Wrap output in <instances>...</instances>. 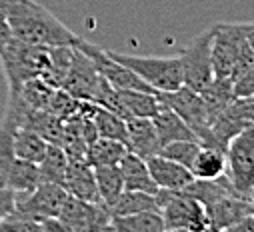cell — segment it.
I'll use <instances>...</instances> for the list:
<instances>
[{
    "mask_svg": "<svg viewBox=\"0 0 254 232\" xmlns=\"http://www.w3.org/2000/svg\"><path fill=\"white\" fill-rule=\"evenodd\" d=\"M10 34L38 46H76L80 36L36 0H10L6 10Z\"/></svg>",
    "mask_w": 254,
    "mask_h": 232,
    "instance_id": "obj_1",
    "label": "cell"
},
{
    "mask_svg": "<svg viewBox=\"0 0 254 232\" xmlns=\"http://www.w3.org/2000/svg\"><path fill=\"white\" fill-rule=\"evenodd\" d=\"M158 212L162 216L164 230H184V232H202L208 230V218L204 206L190 194L178 190H160L154 194Z\"/></svg>",
    "mask_w": 254,
    "mask_h": 232,
    "instance_id": "obj_2",
    "label": "cell"
},
{
    "mask_svg": "<svg viewBox=\"0 0 254 232\" xmlns=\"http://www.w3.org/2000/svg\"><path fill=\"white\" fill-rule=\"evenodd\" d=\"M102 82V76L98 74L94 62L80 52L78 48L72 50V60L68 66V72L62 80L60 88H64L68 94H72L76 100H94L96 90Z\"/></svg>",
    "mask_w": 254,
    "mask_h": 232,
    "instance_id": "obj_13",
    "label": "cell"
},
{
    "mask_svg": "<svg viewBox=\"0 0 254 232\" xmlns=\"http://www.w3.org/2000/svg\"><path fill=\"white\" fill-rule=\"evenodd\" d=\"M14 146H12V128L0 122V186H6L8 170L14 162Z\"/></svg>",
    "mask_w": 254,
    "mask_h": 232,
    "instance_id": "obj_34",
    "label": "cell"
},
{
    "mask_svg": "<svg viewBox=\"0 0 254 232\" xmlns=\"http://www.w3.org/2000/svg\"><path fill=\"white\" fill-rule=\"evenodd\" d=\"M42 182L40 176V168L36 162L14 158L10 170H8V178H6V188L12 192H30Z\"/></svg>",
    "mask_w": 254,
    "mask_h": 232,
    "instance_id": "obj_24",
    "label": "cell"
},
{
    "mask_svg": "<svg viewBox=\"0 0 254 232\" xmlns=\"http://www.w3.org/2000/svg\"><path fill=\"white\" fill-rule=\"evenodd\" d=\"M158 100L164 106H168L172 112H176L180 118L190 126V130L196 134L198 140L208 130L210 118H208V112H206V106H204V100H202L200 92L192 90L186 84H180L174 90L158 92Z\"/></svg>",
    "mask_w": 254,
    "mask_h": 232,
    "instance_id": "obj_11",
    "label": "cell"
},
{
    "mask_svg": "<svg viewBox=\"0 0 254 232\" xmlns=\"http://www.w3.org/2000/svg\"><path fill=\"white\" fill-rule=\"evenodd\" d=\"M200 96L204 100V106H206V112H208V118L210 122L216 118V114L230 102V98L234 96L232 94V82L228 78H212L202 90H200Z\"/></svg>",
    "mask_w": 254,
    "mask_h": 232,
    "instance_id": "obj_29",
    "label": "cell"
},
{
    "mask_svg": "<svg viewBox=\"0 0 254 232\" xmlns=\"http://www.w3.org/2000/svg\"><path fill=\"white\" fill-rule=\"evenodd\" d=\"M48 48L50 46L22 42L14 36L10 38V42L6 44L2 54H0V62H2V68H4L8 90L18 88L28 78L42 76L48 62Z\"/></svg>",
    "mask_w": 254,
    "mask_h": 232,
    "instance_id": "obj_4",
    "label": "cell"
},
{
    "mask_svg": "<svg viewBox=\"0 0 254 232\" xmlns=\"http://www.w3.org/2000/svg\"><path fill=\"white\" fill-rule=\"evenodd\" d=\"M64 230H110V212L108 206L98 200V202H86L76 196L66 194L62 208L56 216Z\"/></svg>",
    "mask_w": 254,
    "mask_h": 232,
    "instance_id": "obj_10",
    "label": "cell"
},
{
    "mask_svg": "<svg viewBox=\"0 0 254 232\" xmlns=\"http://www.w3.org/2000/svg\"><path fill=\"white\" fill-rule=\"evenodd\" d=\"M76 108H78V100L72 94H68L64 88H54L44 110H48L50 114L58 116L60 120H66L76 112Z\"/></svg>",
    "mask_w": 254,
    "mask_h": 232,
    "instance_id": "obj_33",
    "label": "cell"
},
{
    "mask_svg": "<svg viewBox=\"0 0 254 232\" xmlns=\"http://www.w3.org/2000/svg\"><path fill=\"white\" fill-rule=\"evenodd\" d=\"M78 48L80 52H84L90 60L94 62L98 74L116 90H124V88H132V90H146V92H156L154 88H150L138 74H134L128 66H124L122 62H118L116 58L110 56L108 50L80 38L78 44L74 46Z\"/></svg>",
    "mask_w": 254,
    "mask_h": 232,
    "instance_id": "obj_9",
    "label": "cell"
},
{
    "mask_svg": "<svg viewBox=\"0 0 254 232\" xmlns=\"http://www.w3.org/2000/svg\"><path fill=\"white\" fill-rule=\"evenodd\" d=\"M110 230L116 232H162V216L158 210H142L134 214L124 216H112L110 218Z\"/></svg>",
    "mask_w": 254,
    "mask_h": 232,
    "instance_id": "obj_20",
    "label": "cell"
},
{
    "mask_svg": "<svg viewBox=\"0 0 254 232\" xmlns=\"http://www.w3.org/2000/svg\"><path fill=\"white\" fill-rule=\"evenodd\" d=\"M14 210V192L6 186H0V222Z\"/></svg>",
    "mask_w": 254,
    "mask_h": 232,
    "instance_id": "obj_35",
    "label": "cell"
},
{
    "mask_svg": "<svg viewBox=\"0 0 254 232\" xmlns=\"http://www.w3.org/2000/svg\"><path fill=\"white\" fill-rule=\"evenodd\" d=\"M208 230H228L232 224L252 214V200L244 196H224L204 206Z\"/></svg>",
    "mask_w": 254,
    "mask_h": 232,
    "instance_id": "obj_15",
    "label": "cell"
},
{
    "mask_svg": "<svg viewBox=\"0 0 254 232\" xmlns=\"http://www.w3.org/2000/svg\"><path fill=\"white\" fill-rule=\"evenodd\" d=\"M198 148H200V142H196V140H172L168 144H162L158 154L166 156V158H170V160H174V162H178V164H182L186 168H190V164H192Z\"/></svg>",
    "mask_w": 254,
    "mask_h": 232,
    "instance_id": "obj_32",
    "label": "cell"
},
{
    "mask_svg": "<svg viewBox=\"0 0 254 232\" xmlns=\"http://www.w3.org/2000/svg\"><path fill=\"white\" fill-rule=\"evenodd\" d=\"M66 166H68V158L66 152L62 150L60 144H50L42 156V160L38 162L40 168V176L46 182H54V184H64V174H66Z\"/></svg>",
    "mask_w": 254,
    "mask_h": 232,
    "instance_id": "obj_27",
    "label": "cell"
},
{
    "mask_svg": "<svg viewBox=\"0 0 254 232\" xmlns=\"http://www.w3.org/2000/svg\"><path fill=\"white\" fill-rule=\"evenodd\" d=\"M92 170H94V182H96L100 200L104 204H110L124 190V182H122V174H120L118 164L92 166Z\"/></svg>",
    "mask_w": 254,
    "mask_h": 232,
    "instance_id": "obj_28",
    "label": "cell"
},
{
    "mask_svg": "<svg viewBox=\"0 0 254 232\" xmlns=\"http://www.w3.org/2000/svg\"><path fill=\"white\" fill-rule=\"evenodd\" d=\"M52 90H54V86H50V84L44 82L40 76H36V78L24 80L18 88L8 90V92L18 94L20 100H22L26 106H30V108H34V110H44L46 104H48V100H50Z\"/></svg>",
    "mask_w": 254,
    "mask_h": 232,
    "instance_id": "obj_31",
    "label": "cell"
},
{
    "mask_svg": "<svg viewBox=\"0 0 254 232\" xmlns=\"http://www.w3.org/2000/svg\"><path fill=\"white\" fill-rule=\"evenodd\" d=\"M10 38H12V34H10V28H8L6 20H0V54H2V50L10 42Z\"/></svg>",
    "mask_w": 254,
    "mask_h": 232,
    "instance_id": "obj_37",
    "label": "cell"
},
{
    "mask_svg": "<svg viewBox=\"0 0 254 232\" xmlns=\"http://www.w3.org/2000/svg\"><path fill=\"white\" fill-rule=\"evenodd\" d=\"M112 58L138 74L156 92H168L182 84V68L178 56H136L108 50Z\"/></svg>",
    "mask_w": 254,
    "mask_h": 232,
    "instance_id": "obj_3",
    "label": "cell"
},
{
    "mask_svg": "<svg viewBox=\"0 0 254 232\" xmlns=\"http://www.w3.org/2000/svg\"><path fill=\"white\" fill-rule=\"evenodd\" d=\"M210 46H212V26L202 30L194 38H190V42L178 54L182 68V84L190 86L196 92H200L214 78Z\"/></svg>",
    "mask_w": 254,
    "mask_h": 232,
    "instance_id": "obj_8",
    "label": "cell"
},
{
    "mask_svg": "<svg viewBox=\"0 0 254 232\" xmlns=\"http://www.w3.org/2000/svg\"><path fill=\"white\" fill-rule=\"evenodd\" d=\"M152 124L156 128V134H158V142L160 146L162 144H168L172 140H196V134L190 130V126L180 118L176 112H172L168 106H164L160 102V108L158 112L152 116Z\"/></svg>",
    "mask_w": 254,
    "mask_h": 232,
    "instance_id": "obj_19",
    "label": "cell"
},
{
    "mask_svg": "<svg viewBox=\"0 0 254 232\" xmlns=\"http://www.w3.org/2000/svg\"><path fill=\"white\" fill-rule=\"evenodd\" d=\"M228 232H254V214H248L242 220H238L236 224H232L228 228Z\"/></svg>",
    "mask_w": 254,
    "mask_h": 232,
    "instance_id": "obj_36",
    "label": "cell"
},
{
    "mask_svg": "<svg viewBox=\"0 0 254 232\" xmlns=\"http://www.w3.org/2000/svg\"><path fill=\"white\" fill-rule=\"evenodd\" d=\"M128 152V146L112 140V138H104V136H96L86 150V162L90 166H110V164H118L122 160V156Z\"/></svg>",
    "mask_w": 254,
    "mask_h": 232,
    "instance_id": "obj_25",
    "label": "cell"
},
{
    "mask_svg": "<svg viewBox=\"0 0 254 232\" xmlns=\"http://www.w3.org/2000/svg\"><path fill=\"white\" fill-rule=\"evenodd\" d=\"M92 122H94V130H96L98 136L112 138V140H118V142L126 144V124H124V118H120L118 114L94 104Z\"/></svg>",
    "mask_w": 254,
    "mask_h": 232,
    "instance_id": "obj_30",
    "label": "cell"
},
{
    "mask_svg": "<svg viewBox=\"0 0 254 232\" xmlns=\"http://www.w3.org/2000/svg\"><path fill=\"white\" fill-rule=\"evenodd\" d=\"M66 194L68 192L60 184L42 180L30 192H14V208L38 222L44 218H56Z\"/></svg>",
    "mask_w": 254,
    "mask_h": 232,
    "instance_id": "obj_12",
    "label": "cell"
},
{
    "mask_svg": "<svg viewBox=\"0 0 254 232\" xmlns=\"http://www.w3.org/2000/svg\"><path fill=\"white\" fill-rule=\"evenodd\" d=\"M252 22H218L212 24V72L214 78H228L236 66L242 42L248 34H252Z\"/></svg>",
    "mask_w": 254,
    "mask_h": 232,
    "instance_id": "obj_6",
    "label": "cell"
},
{
    "mask_svg": "<svg viewBox=\"0 0 254 232\" xmlns=\"http://www.w3.org/2000/svg\"><path fill=\"white\" fill-rule=\"evenodd\" d=\"M254 102L252 96H232L230 102L216 114L208 130L200 136L202 146L226 150V144L254 122Z\"/></svg>",
    "mask_w": 254,
    "mask_h": 232,
    "instance_id": "obj_5",
    "label": "cell"
},
{
    "mask_svg": "<svg viewBox=\"0 0 254 232\" xmlns=\"http://www.w3.org/2000/svg\"><path fill=\"white\" fill-rule=\"evenodd\" d=\"M124 124H126V146H128L130 152L138 154L144 160L152 154H158L160 142L152 118L128 116V118H124Z\"/></svg>",
    "mask_w": 254,
    "mask_h": 232,
    "instance_id": "obj_16",
    "label": "cell"
},
{
    "mask_svg": "<svg viewBox=\"0 0 254 232\" xmlns=\"http://www.w3.org/2000/svg\"><path fill=\"white\" fill-rule=\"evenodd\" d=\"M118 98L124 108L126 118H128V116H146V118H152L160 108L158 92L124 88V90H118Z\"/></svg>",
    "mask_w": 254,
    "mask_h": 232,
    "instance_id": "obj_21",
    "label": "cell"
},
{
    "mask_svg": "<svg viewBox=\"0 0 254 232\" xmlns=\"http://www.w3.org/2000/svg\"><path fill=\"white\" fill-rule=\"evenodd\" d=\"M226 156V170L224 174L236 192L244 198L252 200V188H254V126L244 128L240 134H236L224 150Z\"/></svg>",
    "mask_w": 254,
    "mask_h": 232,
    "instance_id": "obj_7",
    "label": "cell"
},
{
    "mask_svg": "<svg viewBox=\"0 0 254 232\" xmlns=\"http://www.w3.org/2000/svg\"><path fill=\"white\" fill-rule=\"evenodd\" d=\"M120 174H122V182H124V190H140V192H148V194H156L158 186L154 184L146 160L140 158L134 152H126L122 156V160L118 162Z\"/></svg>",
    "mask_w": 254,
    "mask_h": 232,
    "instance_id": "obj_18",
    "label": "cell"
},
{
    "mask_svg": "<svg viewBox=\"0 0 254 232\" xmlns=\"http://www.w3.org/2000/svg\"><path fill=\"white\" fill-rule=\"evenodd\" d=\"M8 4H10V0H0V20H6Z\"/></svg>",
    "mask_w": 254,
    "mask_h": 232,
    "instance_id": "obj_38",
    "label": "cell"
},
{
    "mask_svg": "<svg viewBox=\"0 0 254 232\" xmlns=\"http://www.w3.org/2000/svg\"><path fill=\"white\" fill-rule=\"evenodd\" d=\"M108 206L110 216H124V214H134L142 210H158L154 194L140 192V190H122Z\"/></svg>",
    "mask_w": 254,
    "mask_h": 232,
    "instance_id": "obj_23",
    "label": "cell"
},
{
    "mask_svg": "<svg viewBox=\"0 0 254 232\" xmlns=\"http://www.w3.org/2000/svg\"><path fill=\"white\" fill-rule=\"evenodd\" d=\"M12 146H14V156L22 158V160H30V162H40L48 142L34 130L30 128H14L12 130Z\"/></svg>",
    "mask_w": 254,
    "mask_h": 232,
    "instance_id": "obj_26",
    "label": "cell"
},
{
    "mask_svg": "<svg viewBox=\"0 0 254 232\" xmlns=\"http://www.w3.org/2000/svg\"><path fill=\"white\" fill-rule=\"evenodd\" d=\"M70 196H76L86 202H98V190L94 182V170L86 160H68L64 184H62Z\"/></svg>",
    "mask_w": 254,
    "mask_h": 232,
    "instance_id": "obj_17",
    "label": "cell"
},
{
    "mask_svg": "<svg viewBox=\"0 0 254 232\" xmlns=\"http://www.w3.org/2000/svg\"><path fill=\"white\" fill-rule=\"evenodd\" d=\"M146 166H148V172L154 180V184L160 188V190H184L190 182L194 180V176L190 174V170L166 156H160V154H152L146 158Z\"/></svg>",
    "mask_w": 254,
    "mask_h": 232,
    "instance_id": "obj_14",
    "label": "cell"
},
{
    "mask_svg": "<svg viewBox=\"0 0 254 232\" xmlns=\"http://www.w3.org/2000/svg\"><path fill=\"white\" fill-rule=\"evenodd\" d=\"M188 170L194 178H202V180H210V178L220 176V174H224V170H226L224 150L200 144V148H198V152H196V156H194Z\"/></svg>",
    "mask_w": 254,
    "mask_h": 232,
    "instance_id": "obj_22",
    "label": "cell"
}]
</instances>
